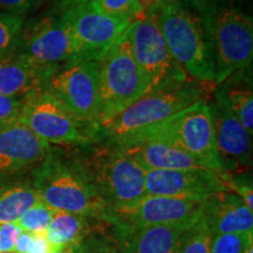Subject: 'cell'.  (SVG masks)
<instances>
[{
  "mask_svg": "<svg viewBox=\"0 0 253 253\" xmlns=\"http://www.w3.org/2000/svg\"><path fill=\"white\" fill-rule=\"evenodd\" d=\"M201 15L214 61V87L251 68L253 20L233 0H189Z\"/></svg>",
  "mask_w": 253,
  "mask_h": 253,
  "instance_id": "cell-1",
  "label": "cell"
},
{
  "mask_svg": "<svg viewBox=\"0 0 253 253\" xmlns=\"http://www.w3.org/2000/svg\"><path fill=\"white\" fill-rule=\"evenodd\" d=\"M32 184L40 201L53 210L108 224V209L74 154L50 151L34 169Z\"/></svg>",
  "mask_w": 253,
  "mask_h": 253,
  "instance_id": "cell-2",
  "label": "cell"
},
{
  "mask_svg": "<svg viewBox=\"0 0 253 253\" xmlns=\"http://www.w3.org/2000/svg\"><path fill=\"white\" fill-rule=\"evenodd\" d=\"M75 157L108 209V224L116 213L131 208L147 195V171L112 142L80 147Z\"/></svg>",
  "mask_w": 253,
  "mask_h": 253,
  "instance_id": "cell-3",
  "label": "cell"
},
{
  "mask_svg": "<svg viewBox=\"0 0 253 253\" xmlns=\"http://www.w3.org/2000/svg\"><path fill=\"white\" fill-rule=\"evenodd\" d=\"M170 52L190 78L214 88V61L207 31L189 0H162L149 9Z\"/></svg>",
  "mask_w": 253,
  "mask_h": 253,
  "instance_id": "cell-4",
  "label": "cell"
},
{
  "mask_svg": "<svg viewBox=\"0 0 253 253\" xmlns=\"http://www.w3.org/2000/svg\"><path fill=\"white\" fill-rule=\"evenodd\" d=\"M109 142L116 145L140 142H154L170 145L185 151L204 167L213 170L223 178L225 184L230 177L224 171L218 156L212 115L208 100L192 104L157 125Z\"/></svg>",
  "mask_w": 253,
  "mask_h": 253,
  "instance_id": "cell-5",
  "label": "cell"
},
{
  "mask_svg": "<svg viewBox=\"0 0 253 253\" xmlns=\"http://www.w3.org/2000/svg\"><path fill=\"white\" fill-rule=\"evenodd\" d=\"M18 120L49 144L84 147L102 141L99 123L80 118L43 88L25 97Z\"/></svg>",
  "mask_w": 253,
  "mask_h": 253,
  "instance_id": "cell-6",
  "label": "cell"
},
{
  "mask_svg": "<svg viewBox=\"0 0 253 253\" xmlns=\"http://www.w3.org/2000/svg\"><path fill=\"white\" fill-rule=\"evenodd\" d=\"M208 89L212 88L191 79L176 86L149 91L100 126L102 141H115L171 118L192 104L207 100L205 91Z\"/></svg>",
  "mask_w": 253,
  "mask_h": 253,
  "instance_id": "cell-7",
  "label": "cell"
},
{
  "mask_svg": "<svg viewBox=\"0 0 253 253\" xmlns=\"http://www.w3.org/2000/svg\"><path fill=\"white\" fill-rule=\"evenodd\" d=\"M99 62L100 97L97 123L101 126L147 94L148 84L132 56L126 31Z\"/></svg>",
  "mask_w": 253,
  "mask_h": 253,
  "instance_id": "cell-8",
  "label": "cell"
},
{
  "mask_svg": "<svg viewBox=\"0 0 253 253\" xmlns=\"http://www.w3.org/2000/svg\"><path fill=\"white\" fill-rule=\"evenodd\" d=\"M126 32L132 56L148 84L147 93L191 80L172 56L153 12L132 21Z\"/></svg>",
  "mask_w": 253,
  "mask_h": 253,
  "instance_id": "cell-9",
  "label": "cell"
},
{
  "mask_svg": "<svg viewBox=\"0 0 253 253\" xmlns=\"http://www.w3.org/2000/svg\"><path fill=\"white\" fill-rule=\"evenodd\" d=\"M43 89L54 95L82 119L97 123L100 97V62L77 60L50 72Z\"/></svg>",
  "mask_w": 253,
  "mask_h": 253,
  "instance_id": "cell-10",
  "label": "cell"
},
{
  "mask_svg": "<svg viewBox=\"0 0 253 253\" xmlns=\"http://www.w3.org/2000/svg\"><path fill=\"white\" fill-rule=\"evenodd\" d=\"M15 52L48 73L63 63L77 61L73 41L61 15L53 12L24 24Z\"/></svg>",
  "mask_w": 253,
  "mask_h": 253,
  "instance_id": "cell-11",
  "label": "cell"
},
{
  "mask_svg": "<svg viewBox=\"0 0 253 253\" xmlns=\"http://www.w3.org/2000/svg\"><path fill=\"white\" fill-rule=\"evenodd\" d=\"M60 15L71 36L77 60L99 61L131 24L96 12L88 4Z\"/></svg>",
  "mask_w": 253,
  "mask_h": 253,
  "instance_id": "cell-12",
  "label": "cell"
},
{
  "mask_svg": "<svg viewBox=\"0 0 253 253\" xmlns=\"http://www.w3.org/2000/svg\"><path fill=\"white\" fill-rule=\"evenodd\" d=\"M205 198L145 195L131 208L114 216L110 225L178 226L189 230L201 219Z\"/></svg>",
  "mask_w": 253,
  "mask_h": 253,
  "instance_id": "cell-13",
  "label": "cell"
},
{
  "mask_svg": "<svg viewBox=\"0 0 253 253\" xmlns=\"http://www.w3.org/2000/svg\"><path fill=\"white\" fill-rule=\"evenodd\" d=\"M53 150L18 119L0 125V182L38 167Z\"/></svg>",
  "mask_w": 253,
  "mask_h": 253,
  "instance_id": "cell-14",
  "label": "cell"
},
{
  "mask_svg": "<svg viewBox=\"0 0 253 253\" xmlns=\"http://www.w3.org/2000/svg\"><path fill=\"white\" fill-rule=\"evenodd\" d=\"M214 141L221 167L227 175L246 172L252 166V135L230 109L216 100L209 101Z\"/></svg>",
  "mask_w": 253,
  "mask_h": 253,
  "instance_id": "cell-15",
  "label": "cell"
},
{
  "mask_svg": "<svg viewBox=\"0 0 253 253\" xmlns=\"http://www.w3.org/2000/svg\"><path fill=\"white\" fill-rule=\"evenodd\" d=\"M147 195L166 197L207 198L230 190L211 169L151 170L145 173Z\"/></svg>",
  "mask_w": 253,
  "mask_h": 253,
  "instance_id": "cell-16",
  "label": "cell"
},
{
  "mask_svg": "<svg viewBox=\"0 0 253 253\" xmlns=\"http://www.w3.org/2000/svg\"><path fill=\"white\" fill-rule=\"evenodd\" d=\"M185 229L178 226L110 225L108 233L122 253H178Z\"/></svg>",
  "mask_w": 253,
  "mask_h": 253,
  "instance_id": "cell-17",
  "label": "cell"
},
{
  "mask_svg": "<svg viewBox=\"0 0 253 253\" xmlns=\"http://www.w3.org/2000/svg\"><path fill=\"white\" fill-rule=\"evenodd\" d=\"M202 217L214 235L253 232V211L235 192L221 191L205 198Z\"/></svg>",
  "mask_w": 253,
  "mask_h": 253,
  "instance_id": "cell-18",
  "label": "cell"
},
{
  "mask_svg": "<svg viewBox=\"0 0 253 253\" xmlns=\"http://www.w3.org/2000/svg\"><path fill=\"white\" fill-rule=\"evenodd\" d=\"M116 145V144H115ZM122 153L140 164L145 171L151 170L209 169L185 151L154 142L116 145Z\"/></svg>",
  "mask_w": 253,
  "mask_h": 253,
  "instance_id": "cell-19",
  "label": "cell"
},
{
  "mask_svg": "<svg viewBox=\"0 0 253 253\" xmlns=\"http://www.w3.org/2000/svg\"><path fill=\"white\" fill-rule=\"evenodd\" d=\"M49 74L17 52L0 58V96L25 99L41 89Z\"/></svg>",
  "mask_w": 253,
  "mask_h": 253,
  "instance_id": "cell-20",
  "label": "cell"
},
{
  "mask_svg": "<svg viewBox=\"0 0 253 253\" xmlns=\"http://www.w3.org/2000/svg\"><path fill=\"white\" fill-rule=\"evenodd\" d=\"M251 68L235 73L213 88V100L220 102L253 135V90Z\"/></svg>",
  "mask_w": 253,
  "mask_h": 253,
  "instance_id": "cell-21",
  "label": "cell"
},
{
  "mask_svg": "<svg viewBox=\"0 0 253 253\" xmlns=\"http://www.w3.org/2000/svg\"><path fill=\"white\" fill-rule=\"evenodd\" d=\"M109 224L81 214L56 211L47 226L45 236L55 250L80 243L84 237L97 231H104Z\"/></svg>",
  "mask_w": 253,
  "mask_h": 253,
  "instance_id": "cell-22",
  "label": "cell"
},
{
  "mask_svg": "<svg viewBox=\"0 0 253 253\" xmlns=\"http://www.w3.org/2000/svg\"><path fill=\"white\" fill-rule=\"evenodd\" d=\"M32 182H8L0 184V225L15 223L25 211L39 202Z\"/></svg>",
  "mask_w": 253,
  "mask_h": 253,
  "instance_id": "cell-23",
  "label": "cell"
},
{
  "mask_svg": "<svg viewBox=\"0 0 253 253\" xmlns=\"http://www.w3.org/2000/svg\"><path fill=\"white\" fill-rule=\"evenodd\" d=\"M88 5L104 15L130 23L145 15L137 0H89Z\"/></svg>",
  "mask_w": 253,
  "mask_h": 253,
  "instance_id": "cell-24",
  "label": "cell"
},
{
  "mask_svg": "<svg viewBox=\"0 0 253 253\" xmlns=\"http://www.w3.org/2000/svg\"><path fill=\"white\" fill-rule=\"evenodd\" d=\"M213 233L201 217L194 226L184 231L181 239L178 253H211Z\"/></svg>",
  "mask_w": 253,
  "mask_h": 253,
  "instance_id": "cell-25",
  "label": "cell"
},
{
  "mask_svg": "<svg viewBox=\"0 0 253 253\" xmlns=\"http://www.w3.org/2000/svg\"><path fill=\"white\" fill-rule=\"evenodd\" d=\"M54 212L55 210L39 201L27 211H25L23 216L15 221V224L24 232L32 235H45L47 226L54 216Z\"/></svg>",
  "mask_w": 253,
  "mask_h": 253,
  "instance_id": "cell-26",
  "label": "cell"
},
{
  "mask_svg": "<svg viewBox=\"0 0 253 253\" xmlns=\"http://www.w3.org/2000/svg\"><path fill=\"white\" fill-rule=\"evenodd\" d=\"M24 24L23 17L0 13V58L15 52Z\"/></svg>",
  "mask_w": 253,
  "mask_h": 253,
  "instance_id": "cell-27",
  "label": "cell"
},
{
  "mask_svg": "<svg viewBox=\"0 0 253 253\" xmlns=\"http://www.w3.org/2000/svg\"><path fill=\"white\" fill-rule=\"evenodd\" d=\"M108 229L93 232L75 244L74 253H122Z\"/></svg>",
  "mask_w": 253,
  "mask_h": 253,
  "instance_id": "cell-28",
  "label": "cell"
},
{
  "mask_svg": "<svg viewBox=\"0 0 253 253\" xmlns=\"http://www.w3.org/2000/svg\"><path fill=\"white\" fill-rule=\"evenodd\" d=\"M251 243H253V232L214 235L211 243V253H245Z\"/></svg>",
  "mask_w": 253,
  "mask_h": 253,
  "instance_id": "cell-29",
  "label": "cell"
},
{
  "mask_svg": "<svg viewBox=\"0 0 253 253\" xmlns=\"http://www.w3.org/2000/svg\"><path fill=\"white\" fill-rule=\"evenodd\" d=\"M226 185L230 189V191L235 192L237 196H239L246 207L253 211L252 178L251 176H249L248 171L237 173V175H230Z\"/></svg>",
  "mask_w": 253,
  "mask_h": 253,
  "instance_id": "cell-30",
  "label": "cell"
},
{
  "mask_svg": "<svg viewBox=\"0 0 253 253\" xmlns=\"http://www.w3.org/2000/svg\"><path fill=\"white\" fill-rule=\"evenodd\" d=\"M42 0H0V13L23 17L34 11Z\"/></svg>",
  "mask_w": 253,
  "mask_h": 253,
  "instance_id": "cell-31",
  "label": "cell"
},
{
  "mask_svg": "<svg viewBox=\"0 0 253 253\" xmlns=\"http://www.w3.org/2000/svg\"><path fill=\"white\" fill-rule=\"evenodd\" d=\"M23 232L15 223L0 225V253L15 252V243Z\"/></svg>",
  "mask_w": 253,
  "mask_h": 253,
  "instance_id": "cell-32",
  "label": "cell"
},
{
  "mask_svg": "<svg viewBox=\"0 0 253 253\" xmlns=\"http://www.w3.org/2000/svg\"><path fill=\"white\" fill-rule=\"evenodd\" d=\"M24 99L0 96V125L18 119Z\"/></svg>",
  "mask_w": 253,
  "mask_h": 253,
  "instance_id": "cell-33",
  "label": "cell"
},
{
  "mask_svg": "<svg viewBox=\"0 0 253 253\" xmlns=\"http://www.w3.org/2000/svg\"><path fill=\"white\" fill-rule=\"evenodd\" d=\"M58 251L50 245L45 235H33L32 244L26 253H54Z\"/></svg>",
  "mask_w": 253,
  "mask_h": 253,
  "instance_id": "cell-34",
  "label": "cell"
},
{
  "mask_svg": "<svg viewBox=\"0 0 253 253\" xmlns=\"http://www.w3.org/2000/svg\"><path fill=\"white\" fill-rule=\"evenodd\" d=\"M88 2H89V0H49L53 13L58 14H62L69 9L77 8L79 6L88 4Z\"/></svg>",
  "mask_w": 253,
  "mask_h": 253,
  "instance_id": "cell-35",
  "label": "cell"
},
{
  "mask_svg": "<svg viewBox=\"0 0 253 253\" xmlns=\"http://www.w3.org/2000/svg\"><path fill=\"white\" fill-rule=\"evenodd\" d=\"M33 240V235L28 232H21L20 236L18 237L17 243H15V252L17 253H26L30 249Z\"/></svg>",
  "mask_w": 253,
  "mask_h": 253,
  "instance_id": "cell-36",
  "label": "cell"
},
{
  "mask_svg": "<svg viewBox=\"0 0 253 253\" xmlns=\"http://www.w3.org/2000/svg\"><path fill=\"white\" fill-rule=\"evenodd\" d=\"M161 1H162V0H137V2L144 11V13H147L149 9L154 8L155 6H157Z\"/></svg>",
  "mask_w": 253,
  "mask_h": 253,
  "instance_id": "cell-37",
  "label": "cell"
},
{
  "mask_svg": "<svg viewBox=\"0 0 253 253\" xmlns=\"http://www.w3.org/2000/svg\"><path fill=\"white\" fill-rule=\"evenodd\" d=\"M74 249H75V244L74 245H68L66 248H63L61 250H58V251L54 253H74Z\"/></svg>",
  "mask_w": 253,
  "mask_h": 253,
  "instance_id": "cell-38",
  "label": "cell"
},
{
  "mask_svg": "<svg viewBox=\"0 0 253 253\" xmlns=\"http://www.w3.org/2000/svg\"><path fill=\"white\" fill-rule=\"evenodd\" d=\"M245 253H253V243L249 245V248L246 249V252Z\"/></svg>",
  "mask_w": 253,
  "mask_h": 253,
  "instance_id": "cell-39",
  "label": "cell"
}]
</instances>
